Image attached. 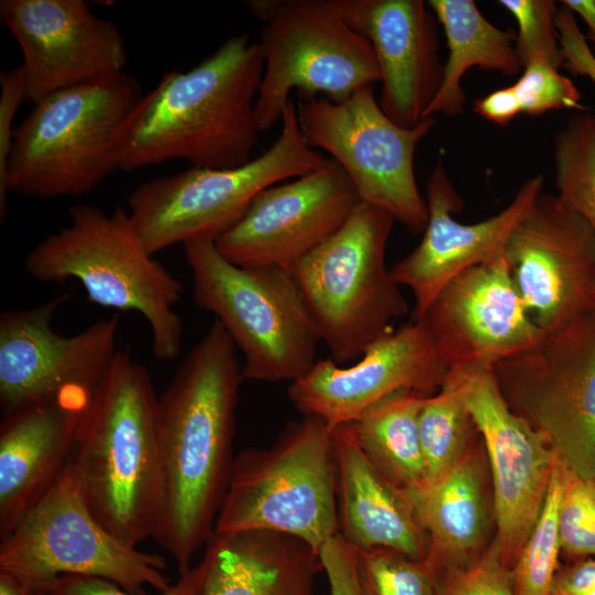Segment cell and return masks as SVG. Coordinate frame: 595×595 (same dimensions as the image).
Listing matches in <instances>:
<instances>
[{
    "mask_svg": "<svg viewBox=\"0 0 595 595\" xmlns=\"http://www.w3.org/2000/svg\"><path fill=\"white\" fill-rule=\"evenodd\" d=\"M236 349L215 320L159 397L163 504L153 539L180 575L212 539L231 475L244 381Z\"/></svg>",
    "mask_w": 595,
    "mask_h": 595,
    "instance_id": "cell-1",
    "label": "cell"
},
{
    "mask_svg": "<svg viewBox=\"0 0 595 595\" xmlns=\"http://www.w3.org/2000/svg\"><path fill=\"white\" fill-rule=\"evenodd\" d=\"M263 68L259 43L240 34L192 69L165 74L138 99L119 128V170L130 172L173 159L212 169L251 161Z\"/></svg>",
    "mask_w": 595,
    "mask_h": 595,
    "instance_id": "cell-2",
    "label": "cell"
},
{
    "mask_svg": "<svg viewBox=\"0 0 595 595\" xmlns=\"http://www.w3.org/2000/svg\"><path fill=\"white\" fill-rule=\"evenodd\" d=\"M158 404L148 369L118 350L80 421L69 457L90 511L130 547L154 538L162 512Z\"/></svg>",
    "mask_w": 595,
    "mask_h": 595,
    "instance_id": "cell-3",
    "label": "cell"
},
{
    "mask_svg": "<svg viewBox=\"0 0 595 595\" xmlns=\"http://www.w3.org/2000/svg\"><path fill=\"white\" fill-rule=\"evenodd\" d=\"M25 270L41 282L77 280L93 303L137 312L149 324L155 358L178 356L184 328L174 306L183 284L148 252L122 207L109 214L73 206L68 225L29 252Z\"/></svg>",
    "mask_w": 595,
    "mask_h": 595,
    "instance_id": "cell-4",
    "label": "cell"
},
{
    "mask_svg": "<svg viewBox=\"0 0 595 595\" xmlns=\"http://www.w3.org/2000/svg\"><path fill=\"white\" fill-rule=\"evenodd\" d=\"M141 97L121 73L56 91L33 105L14 129L9 192L23 197H79L119 170L117 134Z\"/></svg>",
    "mask_w": 595,
    "mask_h": 595,
    "instance_id": "cell-5",
    "label": "cell"
},
{
    "mask_svg": "<svg viewBox=\"0 0 595 595\" xmlns=\"http://www.w3.org/2000/svg\"><path fill=\"white\" fill-rule=\"evenodd\" d=\"M394 221L361 202L336 232L290 269L320 340L340 366L357 360L409 313L386 263Z\"/></svg>",
    "mask_w": 595,
    "mask_h": 595,
    "instance_id": "cell-6",
    "label": "cell"
},
{
    "mask_svg": "<svg viewBox=\"0 0 595 595\" xmlns=\"http://www.w3.org/2000/svg\"><path fill=\"white\" fill-rule=\"evenodd\" d=\"M270 531L317 552L338 534L333 430L321 419L289 422L268 448L235 456L215 534Z\"/></svg>",
    "mask_w": 595,
    "mask_h": 595,
    "instance_id": "cell-7",
    "label": "cell"
},
{
    "mask_svg": "<svg viewBox=\"0 0 595 595\" xmlns=\"http://www.w3.org/2000/svg\"><path fill=\"white\" fill-rule=\"evenodd\" d=\"M183 247L194 300L244 355V380L291 383L313 367L321 340L290 269L239 267L214 240Z\"/></svg>",
    "mask_w": 595,
    "mask_h": 595,
    "instance_id": "cell-8",
    "label": "cell"
},
{
    "mask_svg": "<svg viewBox=\"0 0 595 595\" xmlns=\"http://www.w3.org/2000/svg\"><path fill=\"white\" fill-rule=\"evenodd\" d=\"M272 145L232 169L191 166L150 180L128 199L132 226L152 256L178 244L216 240L246 213L263 190L328 163L331 159L304 140L291 99Z\"/></svg>",
    "mask_w": 595,
    "mask_h": 595,
    "instance_id": "cell-9",
    "label": "cell"
},
{
    "mask_svg": "<svg viewBox=\"0 0 595 595\" xmlns=\"http://www.w3.org/2000/svg\"><path fill=\"white\" fill-rule=\"evenodd\" d=\"M248 7L263 22L258 43L264 68L255 106L259 132L280 121L293 90L340 102L380 83L369 41L335 0H252Z\"/></svg>",
    "mask_w": 595,
    "mask_h": 595,
    "instance_id": "cell-10",
    "label": "cell"
},
{
    "mask_svg": "<svg viewBox=\"0 0 595 595\" xmlns=\"http://www.w3.org/2000/svg\"><path fill=\"white\" fill-rule=\"evenodd\" d=\"M299 97L296 116L305 142L331 155L363 203L387 212L409 232L422 234L429 213L416 184L414 154L435 118L411 128L397 125L380 108L375 86H365L340 102L323 96Z\"/></svg>",
    "mask_w": 595,
    "mask_h": 595,
    "instance_id": "cell-11",
    "label": "cell"
},
{
    "mask_svg": "<svg viewBox=\"0 0 595 595\" xmlns=\"http://www.w3.org/2000/svg\"><path fill=\"white\" fill-rule=\"evenodd\" d=\"M165 560L130 547L90 511L69 461L50 490L0 542V572L26 578L79 575L145 595L172 584Z\"/></svg>",
    "mask_w": 595,
    "mask_h": 595,
    "instance_id": "cell-12",
    "label": "cell"
},
{
    "mask_svg": "<svg viewBox=\"0 0 595 595\" xmlns=\"http://www.w3.org/2000/svg\"><path fill=\"white\" fill-rule=\"evenodd\" d=\"M509 407L570 470L595 479V310L493 368Z\"/></svg>",
    "mask_w": 595,
    "mask_h": 595,
    "instance_id": "cell-13",
    "label": "cell"
},
{
    "mask_svg": "<svg viewBox=\"0 0 595 595\" xmlns=\"http://www.w3.org/2000/svg\"><path fill=\"white\" fill-rule=\"evenodd\" d=\"M68 298L64 293L33 307L1 313L2 416L44 401L91 400L118 351L120 318H100L63 336L53 328V320Z\"/></svg>",
    "mask_w": 595,
    "mask_h": 595,
    "instance_id": "cell-14",
    "label": "cell"
},
{
    "mask_svg": "<svg viewBox=\"0 0 595 595\" xmlns=\"http://www.w3.org/2000/svg\"><path fill=\"white\" fill-rule=\"evenodd\" d=\"M517 290L545 333L595 310V235L556 196L541 193L505 249Z\"/></svg>",
    "mask_w": 595,
    "mask_h": 595,
    "instance_id": "cell-15",
    "label": "cell"
},
{
    "mask_svg": "<svg viewBox=\"0 0 595 595\" xmlns=\"http://www.w3.org/2000/svg\"><path fill=\"white\" fill-rule=\"evenodd\" d=\"M360 203L347 174L331 159L261 191L215 246L239 267L291 269L336 232Z\"/></svg>",
    "mask_w": 595,
    "mask_h": 595,
    "instance_id": "cell-16",
    "label": "cell"
},
{
    "mask_svg": "<svg viewBox=\"0 0 595 595\" xmlns=\"http://www.w3.org/2000/svg\"><path fill=\"white\" fill-rule=\"evenodd\" d=\"M414 321L423 324L447 371L490 370L545 336L522 301L505 256L456 275Z\"/></svg>",
    "mask_w": 595,
    "mask_h": 595,
    "instance_id": "cell-17",
    "label": "cell"
},
{
    "mask_svg": "<svg viewBox=\"0 0 595 595\" xmlns=\"http://www.w3.org/2000/svg\"><path fill=\"white\" fill-rule=\"evenodd\" d=\"M2 23L18 42L26 100L125 73V41L85 0H1Z\"/></svg>",
    "mask_w": 595,
    "mask_h": 595,
    "instance_id": "cell-18",
    "label": "cell"
},
{
    "mask_svg": "<svg viewBox=\"0 0 595 595\" xmlns=\"http://www.w3.org/2000/svg\"><path fill=\"white\" fill-rule=\"evenodd\" d=\"M446 372L423 324L410 320L374 342L350 366L331 357L317 360L290 383L288 397L303 416L318 418L334 429L356 421L394 392L431 396Z\"/></svg>",
    "mask_w": 595,
    "mask_h": 595,
    "instance_id": "cell-19",
    "label": "cell"
},
{
    "mask_svg": "<svg viewBox=\"0 0 595 595\" xmlns=\"http://www.w3.org/2000/svg\"><path fill=\"white\" fill-rule=\"evenodd\" d=\"M467 407L491 468L496 542L512 567L542 510L559 454L509 407L493 369L473 374Z\"/></svg>",
    "mask_w": 595,
    "mask_h": 595,
    "instance_id": "cell-20",
    "label": "cell"
},
{
    "mask_svg": "<svg viewBox=\"0 0 595 595\" xmlns=\"http://www.w3.org/2000/svg\"><path fill=\"white\" fill-rule=\"evenodd\" d=\"M542 175L531 177L505 209L482 221L463 224L453 217L463 201L439 159L426 183L429 217L422 239L390 268L394 280L414 296L411 320H418L456 275L505 256L511 232L542 193Z\"/></svg>",
    "mask_w": 595,
    "mask_h": 595,
    "instance_id": "cell-21",
    "label": "cell"
},
{
    "mask_svg": "<svg viewBox=\"0 0 595 595\" xmlns=\"http://www.w3.org/2000/svg\"><path fill=\"white\" fill-rule=\"evenodd\" d=\"M347 22L369 41L380 72L382 111L411 128L425 118L437 95V20L423 0H335Z\"/></svg>",
    "mask_w": 595,
    "mask_h": 595,
    "instance_id": "cell-22",
    "label": "cell"
},
{
    "mask_svg": "<svg viewBox=\"0 0 595 595\" xmlns=\"http://www.w3.org/2000/svg\"><path fill=\"white\" fill-rule=\"evenodd\" d=\"M89 403L44 401L1 418L0 539L13 531L64 470Z\"/></svg>",
    "mask_w": 595,
    "mask_h": 595,
    "instance_id": "cell-23",
    "label": "cell"
},
{
    "mask_svg": "<svg viewBox=\"0 0 595 595\" xmlns=\"http://www.w3.org/2000/svg\"><path fill=\"white\" fill-rule=\"evenodd\" d=\"M333 430L338 533L356 549L425 559L429 538L405 495L366 457L345 425Z\"/></svg>",
    "mask_w": 595,
    "mask_h": 595,
    "instance_id": "cell-24",
    "label": "cell"
},
{
    "mask_svg": "<svg viewBox=\"0 0 595 595\" xmlns=\"http://www.w3.org/2000/svg\"><path fill=\"white\" fill-rule=\"evenodd\" d=\"M202 595H315L318 552L303 540L270 531L213 534Z\"/></svg>",
    "mask_w": 595,
    "mask_h": 595,
    "instance_id": "cell-25",
    "label": "cell"
},
{
    "mask_svg": "<svg viewBox=\"0 0 595 595\" xmlns=\"http://www.w3.org/2000/svg\"><path fill=\"white\" fill-rule=\"evenodd\" d=\"M472 450L437 477L404 490L429 538L426 559L440 571L459 566L485 529L482 477Z\"/></svg>",
    "mask_w": 595,
    "mask_h": 595,
    "instance_id": "cell-26",
    "label": "cell"
},
{
    "mask_svg": "<svg viewBox=\"0 0 595 595\" xmlns=\"http://www.w3.org/2000/svg\"><path fill=\"white\" fill-rule=\"evenodd\" d=\"M429 8L442 25L448 55L441 88L425 118L462 113L466 95L462 78L472 67L513 77L523 66L516 48V32L502 30L487 20L473 0H429Z\"/></svg>",
    "mask_w": 595,
    "mask_h": 595,
    "instance_id": "cell-27",
    "label": "cell"
},
{
    "mask_svg": "<svg viewBox=\"0 0 595 595\" xmlns=\"http://www.w3.org/2000/svg\"><path fill=\"white\" fill-rule=\"evenodd\" d=\"M426 396L401 390L345 424L370 463L402 490L425 482L419 415Z\"/></svg>",
    "mask_w": 595,
    "mask_h": 595,
    "instance_id": "cell-28",
    "label": "cell"
},
{
    "mask_svg": "<svg viewBox=\"0 0 595 595\" xmlns=\"http://www.w3.org/2000/svg\"><path fill=\"white\" fill-rule=\"evenodd\" d=\"M474 372L448 370L439 390L428 396L419 415V431L429 482L467 451L477 426L467 407V392Z\"/></svg>",
    "mask_w": 595,
    "mask_h": 595,
    "instance_id": "cell-29",
    "label": "cell"
},
{
    "mask_svg": "<svg viewBox=\"0 0 595 595\" xmlns=\"http://www.w3.org/2000/svg\"><path fill=\"white\" fill-rule=\"evenodd\" d=\"M558 199L586 220L595 235V113L576 112L554 136Z\"/></svg>",
    "mask_w": 595,
    "mask_h": 595,
    "instance_id": "cell-30",
    "label": "cell"
},
{
    "mask_svg": "<svg viewBox=\"0 0 595 595\" xmlns=\"http://www.w3.org/2000/svg\"><path fill=\"white\" fill-rule=\"evenodd\" d=\"M567 467L559 457L537 523L511 567L516 595H550L561 549L559 512Z\"/></svg>",
    "mask_w": 595,
    "mask_h": 595,
    "instance_id": "cell-31",
    "label": "cell"
},
{
    "mask_svg": "<svg viewBox=\"0 0 595 595\" xmlns=\"http://www.w3.org/2000/svg\"><path fill=\"white\" fill-rule=\"evenodd\" d=\"M364 595H439L441 572L430 560L389 549H356Z\"/></svg>",
    "mask_w": 595,
    "mask_h": 595,
    "instance_id": "cell-32",
    "label": "cell"
},
{
    "mask_svg": "<svg viewBox=\"0 0 595 595\" xmlns=\"http://www.w3.org/2000/svg\"><path fill=\"white\" fill-rule=\"evenodd\" d=\"M517 21L516 48L522 66L544 62L555 68L563 66L560 33L556 25L559 9L552 0L498 1Z\"/></svg>",
    "mask_w": 595,
    "mask_h": 595,
    "instance_id": "cell-33",
    "label": "cell"
},
{
    "mask_svg": "<svg viewBox=\"0 0 595 595\" xmlns=\"http://www.w3.org/2000/svg\"><path fill=\"white\" fill-rule=\"evenodd\" d=\"M559 530L561 549L566 554L595 556V479L582 478L569 468L559 512Z\"/></svg>",
    "mask_w": 595,
    "mask_h": 595,
    "instance_id": "cell-34",
    "label": "cell"
},
{
    "mask_svg": "<svg viewBox=\"0 0 595 595\" xmlns=\"http://www.w3.org/2000/svg\"><path fill=\"white\" fill-rule=\"evenodd\" d=\"M521 112L539 116L551 110L581 109L582 94L559 69L544 62L527 64L513 84Z\"/></svg>",
    "mask_w": 595,
    "mask_h": 595,
    "instance_id": "cell-35",
    "label": "cell"
},
{
    "mask_svg": "<svg viewBox=\"0 0 595 595\" xmlns=\"http://www.w3.org/2000/svg\"><path fill=\"white\" fill-rule=\"evenodd\" d=\"M439 595H516L511 567L497 542L475 563L441 572Z\"/></svg>",
    "mask_w": 595,
    "mask_h": 595,
    "instance_id": "cell-36",
    "label": "cell"
},
{
    "mask_svg": "<svg viewBox=\"0 0 595 595\" xmlns=\"http://www.w3.org/2000/svg\"><path fill=\"white\" fill-rule=\"evenodd\" d=\"M208 569L209 555L205 550L198 563L181 574L169 588L154 595H202ZM54 582L63 595H134L112 582L96 577L61 575L54 577Z\"/></svg>",
    "mask_w": 595,
    "mask_h": 595,
    "instance_id": "cell-37",
    "label": "cell"
},
{
    "mask_svg": "<svg viewBox=\"0 0 595 595\" xmlns=\"http://www.w3.org/2000/svg\"><path fill=\"white\" fill-rule=\"evenodd\" d=\"M0 219L8 210V166L13 141V121L26 100V86L21 66L0 73Z\"/></svg>",
    "mask_w": 595,
    "mask_h": 595,
    "instance_id": "cell-38",
    "label": "cell"
},
{
    "mask_svg": "<svg viewBox=\"0 0 595 595\" xmlns=\"http://www.w3.org/2000/svg\"><path fill=\"white\" fill-rule=\"evenodd\" d=\"M318 556L329 595H364L357 576L356 550L339 533L321 547Z\"/></svg>",
    "mask_w": 595,
    "mask_h": 595,
    "instance_id": "cell-39",
    "label": "cell"
},
{
    "mask_svg": "<svg viewBox=\"0 0 595 595\" xmlns=\"http://www.w3.org/2000/svg\"><path fill=\"white\" fill-rule=\"evenodd\" d=\"M563 66L575 75L587 76L595 83V56L580 31L575 15L563 11L558 18Z\"/></svg>",
    "mask_w": 595,
    "mask_h": 595,
    "instance_id": "cell-40",
    "label": "cell"
},
{
    "mask_svg": "<svg viewBox=\"0 0 595 595\" xmlns=\"http://www.w3.org/2000/svg\"><path fill=\"white\" fill-rule=\"evenodd\" d=\"M474 112L499 126L509 123L521 113V106L513 85L496 89L476 100Z\"/></svg>",
    "mask_w": 595,
    "mask_h": 595,
    "instance_id": "cell-41",
    "label": "cell"
},
{
    "mask_svg": "<svg viewBox=\"0 0 595 595\" xmlns=\"http://www.w3.org/2000/svg\"><path fill=\"white\" fill-rule=\"evenodd\" d=\"M595 591V559H586L559 572L550 595H589Z\"/></svg>",
    "mask_w": 595,
    "mask_h": 595,
    "instance_id": "cell-42",
    "label": "cell"
},
{
    "mask_svg": "<svg viewBox=\"0 0 595 595\" xmlns=\"http://www.w3.org/2000/svg\"><path fill=\"white\" fill-rule=\"evenodd\" d=\"M561 2L584 20L587 26L586 40H589L595 48V0H563Z\"/></svg>",
    "mask_w": 595,
    "mask_h": 595,
    "instance_id": "cell-43",
    "label": "cell"
},
{
    "mask_svg": "<svg viewBox=\"0 0 595 595\" xmlns=\"http://www.w3.org/2000/svg\"><path fill=\"white\" fill-rule=\"evenodd\" d=\"M13 576L18 581L21 595H63L57 588L54 577L26 578L15 575Z\"/></svg>",
    "mask_w": 595,
    "mask_h": 595,
    "instance_id": "cell-44",
    "label": "cell"
}]
</instances>
